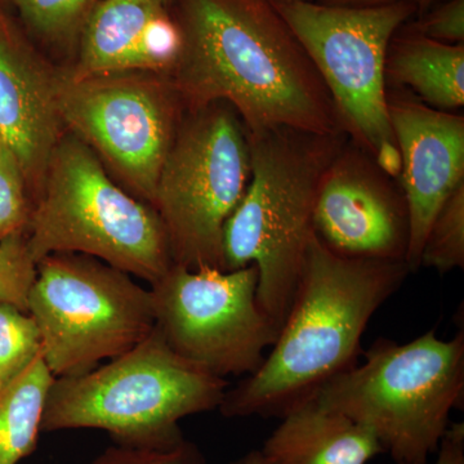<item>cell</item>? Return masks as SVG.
I'll use <instances>...</instances> for the list:
<instances>
[{"label": "cell", "mask_w": 464, "mask_h": 464, "mask_svg": "<svg viewBox=\"0 0 464 464\" xmlns=\"http://www.w3.org/2000/svg\"><path fill=\"white\" fill-rule=\"evenodd\" d=\"M182 51L170 72L186 112L228 103L246 130L346 133L328 88L273 0H172Z\"/></svg>", "instance_id": "6da1fadb"}, {"label": "cell", "mask_w": 464, "mask_h": 464, "mask_svg": "<svg viewBox=\"0 0 464 464\" xmlns=\"http://www.w3.org/2000/svg\"><path fill=\"white\" fill-rule=\"evenodd\" d=\"M409 274L405 262L335 255L314 232L276 341L256 373L226 391L219 411L227 418H282L353 368L366 326Z\"/></svg>", "instance_id": "7a4b0ae2"}, {"label": "cell", "mask_w": 464, "mask_h": 464, "mask_svg": "<svg viewBox=\"0 0 464 464\" xmlns=\"http://www.w3.org/2000/svg\"><path fill=\"white\" fill-rule=\"evenodd\" d=\"M248 133L250 179L224 230V271L258 268L257 301L282 328L295 297L320 183L346 133L277 127Z\"/></svg>", "instance_id": "3957f363"}, {"label": "cell", "mask_w": 464, "mask_h": 464, "mask_svg": "<svg viewBox=\"0 0 464 464\" xmlns=\"http://www.w3.org/2000/svg\"><path fill=\"white\" fill-rule=\"evenodd\" d=\"M228 389L168 346L154 331L132 350L74 377L56 378L42 432L96 429L119 445L159 447L183 438L179 420L215 411Z\"/></svg>", "instance_id": "277c9868"}, {"label": "cell", "mask_w": 464, "mask_h": 464, "mask_svg": "<svg viewBox=\"0 0 464 464\" xmlns=\"http://www.w3.org/2000/svg\"><path fill=\"white\" fill-rule=\"evenodd\" d=\"M356 364L316 391L320 402L373 433L393 462L427 464L463 406L464 332L408 343L380 338Z\"/></svg>", "instance_id": "5b68a950"}, {"label": "cell", "mask_w": 464, "mask_h": 464, "mask_svg": "<svg viewBox=\"0 0 464 464\" xmlns=\"http://www.w3.org/2000/svg\"><path fill=\"white\" fill-rule=\"evenodd\" d=\"M26 234L36 264L54 253H79L150 285L174 265L154 208L118 185L72 133L54 149Z\"/></svg>", "instance_id": "8992f818"}, {"label": "cell", "mask_w": 464, "mask_h": 464, "mask_svg": "<svg viewBox=\"0 0 464 464\" xmlns=\"http://www.w3.org/2000/svg\"><path fill=\"white\" fill-rule=\"evenodd\" d=\"M273 3L322 76L348 139L399 179L401 164L387 110L384 72L391 39L417 14L415 5Z\"/></svg>", "instance_id": "52a82bcc"}, {"label": "cell", "mask_w": 464, "mask_h": 464, "mask_svg": "<svg viewBox=\"0 0 464 464\" xmlns=\"http://www.w3.org/2000/svg\"><path fill=\"white\" fill-rule=\"evenodd\" d=\"M250 179L248 133L228 103L186 112L161 168L152 208L173 264L224 271L226 222Z\"/></svg>", "instance_id": "ba28073f"}, {"label": "cell", "mask_w": 464, "mask_h": 464, "mask_svg": "<svg viewBox=\"0 0 464 464\" xmlns=\"http://www.w3.org/2000/svg\"><path fill=\"white\" fill-rule=\"evenodd\" d=\"M27 311L54 378L93 371L132 350L155 328L150 289L79 253H54L36 264Z\"/></svg>", "instance_id": "9c48e42d"}, {"label": "cell", "mask_w": 464, "mask_h": 464, "mask_svg": "<svg viewBox=\"0 0 464 464\" xmlns=\"http://www.w3.org/2000/svg\"><path fill=\"white\" fill-rule=\"evenodd\" d=\"M63 123L108 164L125 190L152 206L159 176L186 111L169 76L63 72Z\"/></svg>", "instance_id": "30bf717a"}, {"label": "cell", "mask_w": 464, "mask_h": 464, "mask_svg": "<svg viewBox=\"0 0 464 464\" xmlns=\"http://www.w3.org/2000/svg\"><path fill=\"white\" fill-rule=\"evenodd\" d=\"M155 326L177 355L225 378L258 371L279 329L257 301L258 268L173 265L152 284Z\"/></svg>", "instance_id": "8fae6325"}, {"label": "cell", "mask_w": 464, "mask_h": 464, "mask_svg": "<svg viewBox=\"0 0 464 464\" xmlns=\"http://www.w3.org/2000/svg\"><path fill=\"white\" fill-rule=\"evenodd\" d=\"M314 232L342 257L406 261L411 217L399 179L350 139L320 183Z\"/></svg>", "instance_id": "7c38bea8"}, {"label": "cell", "mask_w": 464, "mask_h": 464, "mask_svg": "<svg viewBox=\"0 0 464 464\" xmlns=\"http://www.w3.org/2000/svg\"><path fill=\"white\" fill-rule=\"evenodd\" d=\"M387 110L411 217L405 262L411 273L420 267L424 240L440 208L464 183V116L430 108L399 90H387Z\"/></svg>", "instance_id": "4fadbf2b"}, {"label": "cell", "mask_w": 464, "mask_h": 464, "mask_svg": "<svg viewBox=\"0 0 464 464\" xmlns=\"http://www.w3.org/2000/svg\"><path fill=\"white\" fill-rule=\"evenodd\" d=\"M61 82L63 72L35 51L0 5V140L16 154L34 204L65 130Z\"/></svg>", "instance_id": "5bb4252c"}, {"label": "cell", "mask_w": 464, "mask_h": 464, "mask_svg": "<svg viewBox=\"0 0 464 464\" xmlns=\"http://www.w3.org/2000/svg\"><path fill=\"white\" fill-rule=\"evenodd\" d=\"M72 79L118 72L169 76L182 51V34L164 0H103L79 36Z\"/></svg>", "instance_id": "9a60e30c"}, {"label": "cell", "mask_w": 464, "mask_h": 464, "mask_svg": "<svg viewBox=\"0 0 464 464\" xmlns=\"http://www.w3.org/2000/svg\"><path fill=\"white\" fill-rule=\"evenodd\" d=\"M259 451L266 464H368L384 453L373 433L326 408L316 392L283 415Z\"/></svg>", "instance_id": "2e32d148"}, {"label": "cell", "mask_w": 464, "mask_h": 464, "mask_svg": "<svg viewBox=\"0 0 464 464\" xmlns=\"http://www.w3.org/2000/svg\"><path fill=\"white\" fill-rule=\"evenodd\" d=\"M391 39L389 90L409 92L430 108L457 111L464 105V44H445L405 25Z\"/></svg>", "instance_id": "e0dca14e"}, {"label": "cell", "mask_w": 464, "mask_h": 464, "mask_svg": "<svg viewBox=\"0 0 464 464\" xmlns=\"http://www.w3.org/2000/svg\"><path fill=\"white\" fill-rule=\"evenodd\" d=\"M54 380L41 353L0 387V464H18L35 450Z\"/></svg>", "instance_id": "ac0fdd59"}, {"label": "cell", "mask_w": 464, "mask_h": 464, "mask_svg": "<svg viewBox=\"0 0 464 464\" xmlns=\"http://www.w3.org/2000/svg\"><path fill=\"white\" fill-rule=\"evenodd\" d=\"M36 35L53 44L79 41L94 8L103 0H9Z\"/></svg>", "instance_id": "d6986e66"}, {"label": "cell", "mask_w": 464, "mask_h": 464, "mask_svg": "<svg viewBox=\"0 0 464 464\" xmlns=\"http://www.w3.org/2000/svg\"><path fill=\"white\" fill-rule=\"evenodd\" d=\"M441 274L464 267V183L440 208L420 253V267Z\"/></svg>", "instance_id": "ffe728a7"}, {"label": "cell", "mask_w": 464, "mask_h": 464, "mask_svg": "<svg viewBox=\"0 0 464 464\" xmlns=\"http://www.w3.org/2000/svg\"><path fill=\"white\" fill-rule=\"evenodd\" d=\"M42 353L41 333L29 313L0 304V387Z\"/></svg>", "instance_id": "44dd1931"}, {"label": "cell", "mask_w": 464, "mask_h": 464, "mask_svg": "<svg viewBox=\"0 0 464 464\" xmlns=\"http://www.w3.org/2000/svg\"><path fill=\"white\" fill-rule=\"evenodd\" d=\"M33 208L20 161L7 143L0 140V243L26 230Z\"/></svg>", "instance_id": "7402d4cb"}, {"label": "cell", "mask_w": 464, "mask_h": 464, "mask_svg": "<svg viewBox=\"0 0 464 464\" xmlns=\"http://www.w3.org/2000/svg\"><path fill=\"white\" fill-rule=\"evenodd\" d=\"M36 277V262L27 244L26 230L0 243V304L29 313L30 290Z\"/></svg>", "instance_id": "603a6c76"}, {"label": "cell", "mask_w": 464, "mask_h": 464, "mask_svg": "<svg viewBox=\"0 0 464 464\" xmlns=\"http://www.w3.org/2000/svg\"><path fill=\"white\" fill-rule=\"evenodd\" d=\"M93 464H206L197 445L185 439L159 447L118 445L101 454Z\"/></svg>", "instance_id": "cb8c5ba5"}, {"label": "cell", "mask_w": 464, "mask_h": 464, "mask_svg": "<svg viewBox=\"0 0 464 464\" xmlns=\"http://www.w3.org/2000/svg\"><path fill=\"white\" fill-rule=\"evenodd\" d=\"M408 29L445 44H464V0L445 2Z\"/></svg>", "instance_id": "d4e9b609"}, {"label": "cell", "mask_w": 464, "mask_h": 464, "mask_svg": "<svg viewBox=\"0 0 464 464\" xmlns=\"http://www.w3.org/2000/svg\"><path fill=\"white\" fill-rule=\"evenodd\" d=\"M436 464H464V423H450L440 441ZM402 464V463H393Z\"/></svg>", "instance_id": "484cf974"}, {"label": "cell", "mask_w": 464, "mask_h": 464, "mask_svg": "<svg viewBox=\"0 0 464 464\" xmlns=\"http://www.w3.org/2000/svg\"><path fill=\"white\" fill-rule=\"evenodd\" d=\"M319 2L326 3V5H353V7H369V5H392V3L404 2L415 5L418 12L426 14L429 8L435 5L438 0H319Z\"/></svg>", "instance_id": "4316f807"}, {"label": "cell", "mask_w": 464, "mask_h": 464, "mask_svg": "<svg viewBox=\"0 0 464 464\" xmlns=\"http://www.w3.org/2000/svg\"><path fill=\"white\" fill-rule=\"evenodd\" d=\"M231 464H266L264 458H262L261 451L253 450L249 451L246 456L240 457L239 459L235 460Z\"/></svg>", "instance_id": "83f0119b"}, {"label": "cell", "mask_w": 464, "mask_h": 464, "mask_svg": "<svg viewBox=\"0 0 464 464\" xmlns=\"http://www.w3.org/2000/svg\"><path fill=\"white\" fill-rule=\"evenodd\" d=\"M164 2H166L167 5H169V7H170V5H172V0H164Z\"/></svg>", "instance_id": "f1b7e54d"}, {"label": "cell", "mask_w": 464, "mask_h": 464, "mask_svg": "<svg viewBox=\"0 0 464 464\" xmlns=\"http://www.w3.org/2000/svg\"><path fill=\"white\" fill-rule=\"evenodd\" d=\"M3 2H5V0H0V5H3Z\"/></svg>", "instance_id": "f546056e"}]
</instances>
